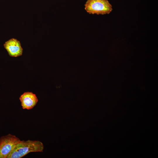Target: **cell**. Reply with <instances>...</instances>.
Masks as SVG:
<instances>
[{
  "label": "cell",
  "instance_id": "obj_2",
  "mask_svg": "<svg viewBox=\"0 0 158 158\" xmlns=\"http://www.w3.org/2000/svg\"><path fill=\"white\" fill-rule=\"evenodd\" d=\"M85 6V10L90 14H109L113 10L112 6L108 0H87Z\"/></svg>",
  "mask_w": 158,
  "mask_h": 158
},
{
  "label": "cell",
  "instance_id": "obj_4",
  "mask_svg": "<svg viewBox=\"0 0 158 158\" xmlns=\"http://www.w3.org/2000/svg\"><path fill=\"white\" fill-rule=\"evenodd\" d=\"M4 46L9 55L16 57L22 55L23 49L20 41L14 38L5 42Z\"/></svg>",
  "mask_w": 158,
  "mask_h": 158
},
{
  "label": "cell",
  "instance_id": "obj_5",
  "mask_svg": "<svg viewBox=\"0 0 158 158\" xmlns=\"http://www.w3.org/2000/svg\"><path fill=\"white\" fill-rule=\"evenodd\" d=\"M23 109L30 110L32 109L37 104L38 99L35 94L31 92H26L19 98Z\"/></svg>",
  "mask_w": 158,
  "mask_h": 158
},
{
  "label": "cell",
  "instance_id": "obj_1",
  "mask_svg": "<svg viewBox=\"0 0 158 158\" xmlns=\"http://www.w3.org/2000/svg\"><path fill=\"white\" fill-rule=\"evenodd\" d=\"M44 148L39 140H20L7 158H21L30 152H42Z\"/></svg>",
  "mask_w": 158,
  "mask_h": 158
},
{
  "label": "cell",
  "instance_id": "obj_3",
  "mask_svg": "<svg viewBox=\"0 0 158 158\" xmlns=\"http://www.w3.org/2000/svg\"><path fill=\"white\" fill-rule=\"evenodd\" d=\"M20 140L9 134L0 138V158H7Z\"/></svg>",
  "mask_w": 158,
  "mask_h": 158
}]
</instances>
